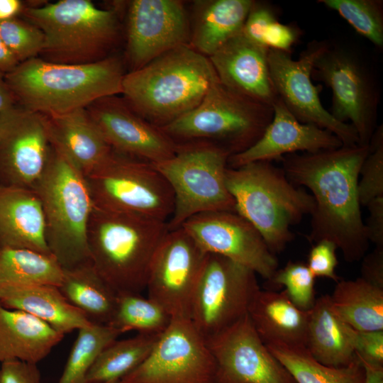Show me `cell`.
<instances>
[{
  "mask_svg": "<svg viewBox=\"0 0 383 383\" xmlns=\"http://www.w3.org/2000/svg\"><path fill=\"white\" fill-rule=\"evenodd\" d=\"M369 152V145L357 144L280 159L289 180L306 187L313 197L308 240L333 242L348 262L362 259L370 245L357 189L360 167Z\"/></svg>",
  "mask_w": 383,
  "mask_h": 383,
  "instance_id": "1",
  "label": "cell"
},
{
  "mask_svg": "<svg viewBox=\"0 0 383 383\" xmlns=\"http://www.w3.org/2000/svg\"><path fill=\"white\" fill-rule=\"evenodd\" d=\"M126 72L116 55L89 64L66 65L34 57L5 74L16 103L46 116L87 109L122 92Z\"/></svg>",
  "mask_w": 383,
  "mask_h": 383,
  "instance_id": "2",
  "label": "cell"
},
{
  "mask_svg": "<svg viewBox=\"0 0 383 383\" xmlns=\"http://www.w3.org/2000/svg\"><path fill=\"white\" fill-rule=\"evenodd\" d=\"M218 80L209 57L184 45L126 73L121 94L137 114L162 128L197 106Z\"/></svg>",
  "mask_w": 383,
  "mask_h": 383,
  "instance_id": "3",
  "label": "cell"
},
{
  "mask_svg": "<svg viewBox=\"0 0 383 383\" xmlns=\"http://www.w3.org/2000/svg\"><path fill=\"white\" fill-rule=\"evenodd\" d=\"M167 222L94 206L87 231L89 259L117 293L140 294Z\"/></svg>",
  "mask_w": 383,
  "mask_h": 383,
  "instance_id": "4",
  "label": "cell"
},
{
  "mask_svg": "<svg viewBox=\"0 0 383 383\" xmlns=\"http://www.w3.org/2000/svg\"><path fill=\"white\" fill-rule=\"evenodd\" d=\"M226 182L235 212L257 229L275 255L294 238L291 227L310 215L315 206L310 193L270 161L228 167Z\"/></svg>",
  "mask_w": 383,
  "mask_h": 383,
  "instance_id": "5",
  "label": "cell"
},
{
  "mask_svg": "<svg viewBox=\"0 0 383 383\" xmlns=\"http://www.w3.org/2000/svg\"><path fill=\"white\" fill-rule=\"evenodd\" d=\"M44 34L40 54L44 60L83 65L102 60L118 41L116 9L97 7L90 0H60L42 6H25L21 14Z\"/></svg>",
  "mask_w": 383,
  "mask_h": 383,
  "instance_id": "6",
  "label": "cell"
},
{
  "mask_svg": "<svg viewBox=\"0 0 383 383\" xmlns=\"http://www.w3.org/2000/svg\"><path fill=\"white\" fill-rule=\"evenodd\" d=\"M33 189L42 204L48 246L63 270L89 261L87 231L94 204L86 177L52 146Z\"/></svg>",
  "mask_w": 383,
  "mask_h": 383,
  "instance_id": "7",
  "label": "cell"
},
{
  "mask_svg": "<svg viewBox=\"0 0 383 383\" xmlns=\"http://www.w3.org/2000/svg\"><path fill=\"white\" fill-rule=\"evenodd\" d=\"M273 116V108L213 84L197 106L160 128L175 142L207 140L231 155L249 148L262 136Z\"/></svg>",
  "mask_w": 383,
  "mask_h": 383,
  "instance_id": "8",
  "label": "cell"
},
{
  "mask_svg": "<svg viewBox=\"0 0 383 383\" xmlns=\"http://www.w3.org/2000/svg\"><path fill=\"white\" fill-rule=\"evenodd\" d=\"M174 155L152 165L163 175L174 198L168 230L179 228L190 217L214 211H235L226 182L231 154L207 140L177 143Z\"/></svg>",
  "mask_w": 383,
  "mask_h": 383,
  "instance_id": "9",
  "label": "cell"
},
{
  "mask_svg": "<svg viewBox=\"0 0 383 383\" xmlns=\"http://www.w3.org/2000/svg\"><path fill=\"white\" fill-rule=\"evenodd\" d=\"M94 206L167 222L174 206L173 192L152 163L112 150L85 177Z\"/></svg>",
  "mask_w": 383,
  "mask_h": 383,
  "instance_id": "10",
  "label": "cell"
},
{
  "mask_svg": "<svg viewBox=\"0 0 383 383\" xmlns=\"http://www.w3.org/2000/svg\"><path fill=\"white\" fill-rule=\"evenodd\" d=\"M311 77L331 89V115L353 126L360 145H369L377 128L379 92L362 57L351 48L329 44L315 61Z\"/></svg>",
  "mask_w": 383,
  "mask_h": 383,
  "instance_id": "11",
  "label": "cell"
},
{
  "mask_svg": "<svg viewBox=\"0 0 383 383\" xmlns=\"http://www.w3.org/2000/svg\"><path fill=\"white\" fill-rule=\"evenodd\" d=\"M260 289L252 270L207 253L194 292L190 320L207 340L246 315Z\"/></svg>",
  "mask_w": 383,
  "mask_h": 383,
  "instance_id": "12",
  "label": "cell"
},
{
  "mask_svg": "<svg viewBox=\"0 0 383 383\" xmlns=\"http://www.w3.org/2000/svg\"><path fill=\"white\" fill-rule=\"evenodd\" d=\"M329 43L313 40L296 60L292 52L273 49L268 51L270 77L287 109L301 123L316 125L335 134L343 145L359 144L357 133L352 125L337 121L321 102V86L312 82L316 59L328 48Z\"/></svg>",
  "mask_w": 383,
  "mask_h": 383,
  "instance_id": "13",
  "label": "cell"
},
{
  "mask_svg": "<svg viewBox=\"0 0 383 383\" xmlns=\"http://www.w3.org/2000/svg\"><path fill=\"white\" fill-rule=\"evenodd\" d=\"M206 340L188 318H172L150 353L120 383H215Z\"/></svg>",
  "mask_w": 383,
  "mask_h": 383,
  "instance_id": "14",
  "label": "cell"
},
{
  "mask_svg": "<svg viewBox=\"0 0 383 383\" xmlns=\"http://www.w3.org/2000/svg\"><path fill=\"white\" fill-rule=\"evenodd\" d=\"M207 253L182 228L168 231L150 265V299L172 318L190 319L194 292Z\"/></svg>",
  "mask_w": 383,
  "mask_h": 383,
  "instance_id": "15",
  "label": "cell"
},
{
  "mask_svg": "<svg viewBox=\"0 0 383 383\" xmlns=\"http://www.w3.org/2000/svg\"><path fill=\"white\" fill-rule=\"evenodd\" d=\"M206 341L216 364L215 383H296L261 340L248 313Z\"/></svg>",
  "mask_w": 383,
  "mask_h": 383,
  "instance_id": "16",
  "label": "cell"
},
{
  "mask_svg": "<svg viewBox=\"0 0 383 383\" xmlns=\"http://www.w3.org/2000/svg\"><path fill=\"white\" fill-rule=\"evenodd\" d=\"M182 227L206 253L220 255L270 280L279 267L277 257L257 229L235 211L196 214Z\"/></svg>",
  "mask_w": 383,
  "mask_h": 383,
  "instance_id": "17",
  "label": "cell"
},
{
  "mask_svg": "<svg viewBox=\"0 0 383 383\" xmlns=\"http://www.w3.org/2000/svg\"><path fill=\"white\" fill-rule=\"evenodd\" d=\"M51 149L43 115L17 104L0 112V185L33 189Z\"/></svg>",
  "mask_w": 383,
  "mask_h": 383,
  "instance_id": "18",
  "label": "cell"
},
{
  "mask_svg": "<svg viewBox=\"0 0 383 383\" xmlns=\"http://www.w3.org/2000/svg\"><path fill=\"white\" fill-rule=\"evenodd\" d=\"M189 25L182 1L133 0L128 2L126 57L131 71L158 56L189 45Z\"/></svg>",
  "mask_w": 383,
  "mask_h": 383,
  "instance_id": "19",
  "label": "cell"
},
{
  "mask_svg": "<svg viewBox=\"0 0 383 383\" xmlns=\"http://www.w3.org/2000/svg\"><path fill=\"white\" fill-rule=\"evenodd\" d=\"M87 111L107 143L118 153L158 163L176 150L177 142L116 96L99 99Z\"/></svg>",
  "mask_w": 383,
  "mask_h": 383,
  "instance_id": "20",
  "label": "cell"
},
{
  "mask_svg": "<svg viewBox=\"0 0 383 383\" xmlns=\"http://www.w3.org/2000/svg\"><path fill=\"white\" fill-rule=\"evenodd\" d=\"M273 116L260 139L247 150L231 155L229 167L253 162L280 160L296 152H315L343 145L331 131L299 121L280 99L272 105Z\"/></svg>",
  "mask_w": 383,
  "mask_h": 383,
  "instance_id": "21",
  "label": "cell"
},
{
  "mask_svg": "<svg viewBox=\"0 0 383 383\" xmlns=\"http://www.w3.org/2000/svg\"><path fill=\"white\" fill-rule=\"evenodd\" d=\"M268 51L269 48L250 40L241 30L209 59L225 87L272 106L278 96L270 74Z\"/></svg>",
  "mask_w": 383,
  "mask_h": 383,
  "instance_id": "22",
  "label": "cell"
},
{
  "mask_svg": "<svg viewBox=\"0 0 383 383\" xmlns=\"http://www.w3.org/2000/svg\"><path fill=\"white\" fill-rule=\"evenodd\" d=\"M44 116L51 145L84 177L99 167L111 154V148L87 109Z\"/></svg>",
  "mask_w": 383,
  "mask_h": 383,
  "instance_id": "23",
  "label": "cell"
},
{
  "mask_svg": "<svg viewBox=\"0 0 383 383\" xmlns=\"http://www.w3.org/2000/svg\"><path fill=\"white\" fill-rule=\"evenodd\" d=\"M0 248L51 254L42 204L33 189L0 185Z\"/></svg>",
  "mask_w": 383,
  "mask_h": 383,
  "instance_id": "24",
  "label": "cell"
},
{
  "mask_svg": "<svg viewBox=\"0 0 383 383\" xmlns=\"http://www.w3.org/2000/svg\"><path fill=\"white\" fill-rule=\"evenodd\" d=\"M251 322L265 345H306L309 311L296 307L284 290H262L255 294L248 311Z\"/></svg>",
  "mask_w": 383,
  "mask_h": 383,
  "instance_id": "25",
  "label": "cell"
},
{
  "mask_svg": "<svg viewBox=\"0 0 383 383\" xmlns=\"http://www.w3.org/2000/svg\"><path fill=\"white\" fill-rule=\"evenodd\" d=\"M64 336L37 317L0 304V363L21 360L38 364Z\"/></svg>",
  "mask_w": 383,
  "mask_h": 383,
  "instance_id": "26",
  "label": "cell"
},
{
  "mask_svg": "<svg viewBox=\"0 0 383 383\" xmlns=\"http://www.w3.org/2000/svg\"><path fill=\"white\" fill-rule=\"evenodd\" d=\"M357 333L335 313L330 294L321 295L309 310L306 348L319 363L344 367L355 357Z\"/></svg>",
  "mask_w": 383,
  "mask_h": 383,
  "instance_id": "27",
  "label": "cell"
},
{
  "mask_svg": "<svg viewBox=\"0 0 383 383\" xmlns=\"http://www.w3.org/2000/svg\"><path fill=\"white\" fill-rule=\"evenodd\" d=\"M0 304L33 315L63 335L91 323L53 285L0 286Z\"/></svg>",
  "mask_w": 383,
  "mask_h": 383,
  "instance_id": "28",
  "label": "cell"
},
{
  "mask_svg": "<svg viewBox=\"0 0 383 383\" xmlns=\"http://www.w3.org/2000/svg\"><path fill=\"white\" fill-rule=\"evenodd\" d=\"M254 2L253 0L196 1L189 45L207 57L212 55L242 30Z\"/></svg>",
  "mask_w": 383,
  "mask_h": 383,
  "instance_id": "29",
  "label": "cell"
},
{
  "mask_svg": "<svg viewBox=\"0 0 383 383\" xmlns=\"http://www.w3.org/2000/svg\"><path fill=\"white\" fill-rule=\"evenodd\" d=\"M58 288L67 301L90 322L109 324L118 294L99 275L90 260L64 270Z\"/></svg>",
  "mask_w": 383,
  "mask_h": 383,
  "instance_id": "30",
  "label": "cell"
},
{
  "mask_svg": "<svg viewBox=\"0 0 383 383\" xmlns=\"http://www.w3.org/2000/svg\"><path fill=\"white\" fill-rule=\"evenodd\" d=\"M330 297L335 313L354 329L383 331V289L361 277L340 279Z\"/></svg>",
  "mask_w": 383,
  "mask_h": 383,
  "instance_id": "31",
  "label": "cell"
},
{
  "mask_svg": "<svg viewBox=\"0 0 383 383\" xmlns=\"http://www.w3.org/2000/svg\"><path fill=\"white\" fill-rule=\"evenodd\" d=\"M266 346L296 383H366L365 367L356 355L349 365L333 367L317 362L305 346L279 343Z\"/></svg>",
  "mask_w": 383,
  "mask_h": 383,
  "instance_id": "32",
  "label": "cell"
},
{
  "mask_svg": "<svg viewBox=\"0 0 383 383\" xmlns=\"http://www.w3.org/2000/svg\"><path fill=\"white\" fill-rule=\"evenodd\" d=\"M64 270L52 255L26 248H0V286L59 287Z\"/></svg>",
  "mask_w": 383,
  "mask_h": 383,
  "instance_id": "33",
  "label": "cell"
},
{
  "mask_svg": "<svg viewBox=\"0 0 383 383\" xmlns=\"http://www.w3.org/2000/svg\"><path fill=\"white\" fill-rule=\"evenodd\" d=\"M158 336L138 333L132 338L115 340L99 354L87 374L86 383L121 380L147 358Z\"/></svg>",
  "mask_w": 383,
  "mask_h": 383,
  "instance_id": "34",
  "label": "cell"
},
{
  "mask_svg": "<svg viewBox=\"0 0 383 383\" xmlns=\"http://www.w3.org/2000/svg\"><path fill=\"white\" fill-rule=\"evenodd\" d=\"M172 318L157 302L138 293H120L109 324L121 335L128 331L160 335Z\"/></svg>",
  "mask_w": 383,
  "mask_h": 383,
  "instance_id": "35",
  "label": "cell"
},
{
  "mask_svg": "<svg viewBox=\"0 0 383 383\" xmlns=\"http://www.w3.org/2000/svg\"><path fill=\"white\" fill-rule=\"evenodd\" d=\"M77 331L57 383H86L87 374L99 354L121 335L109 325L94 323Z\"/></svg>",
  "mask_w": 383,
  "mask_h": 383,
  "instance_id": "36",
  "label": "cell"
},
{
  "mask_svg": "<svg viewBox=\"0 0 383 383\" xmlns=\"http://www.w3.org/2000/svg\"><path fill=\"white\" fill-rule=\"evenodd\" d=\"M318 3L338 13L377 48H383L382 0H318Z\"/></svg>",
  "mask_w": 383,
  "mask_h": 383,
  "instance_id": "37",
  "label": "cell"
},
{
  "mask_svg": "<svg viewBox=\"0 0 383 383\" xmlns=\"http://www.w3.org/2000/svg\"><path fill=\"white\" fill-rule=\"evenodd\" d=\"M315 278L306 264L288 261L283 268L278 269L274 276L267 280L269 289H266L284 287L287 295L296 307L303 311H309L316 299Z\"/></svg>",
  "mask_w": 383,
  "mask_h": 383,
  "instance_id": "38",
  "label": "cell"
},
{
  "mask_svg": "<svg viewBox=\"0 0 383 383\" xmlns=\"http://www.w3.org/2000/svg\"><path fill=\"white\" fill-rule=\"evenodd\" d=\"M0 37L19 63L37 57L44 47L42 30L18 17L0 22Z\"/></svg>",
  "mask_w": 383,
  "mask_h": 383,
  "instance_id": "39",
  "label": "cell"
},
{
  "mask_svg": "<svg viewBox=\"0 0 383 383\" xmlns=\"http://www.w3.org/2000/svg\"><path fill=\"white\" fill-rule=\"evenodd\" d=\"M370 152L362 164L357 189L360 205L383 196V126L375 129L369 143Z\"/></svg>",
  "mask_w": 383,
  "mask_h": 383,
  "instance_id": "40",
  "label": "cell"
},
{
  "mask_svg": "<svg viewBox=\"0 0 383 383\" xmlns=\"http://www.w3.org/2000/svg\"><path fill=\"white\" fill-rule=\"evenodd\" d=\"M337 249L335 244L328 240H319L313 245L306 265L315 277H326L335 282L340 280L335 273L338 264Z\"/></svg>",
  "mask_w": 383,
  "mask_h": 383,
  "instance_id": "41",
  "label": "cell"
},
{
  "mask_svg": "<svg viewBox=\"0 0 383 383\" xmlns=\"http://www.w3.org/2000/svg\"><path fill=\"white\" fill-rule=\"evenodd\" d=\"M277 20L272 6L265 3L255 1L245 21L242 32L250 40L265 46V34L269 27Z\"/></svg>",
  "mask_w": 383,
  "mask_h": 383,
  "instance_id": "42",
  "label": "cell"
},
{
  "mask_svg": "<svg viewBox=\"0 0 383 383\" xmlns=\"http://www.w3.org/2000/svg\"><path fill=\"white\" fill-rule=\"evenodd\" d=\"M355 355L362 362L383 366V331H358Z\"/></svg>",
  "mask_w": 383,
  "mask_h": 383,
  "instance_id": "43",
  "label": "cell"
},
{
  "mask_svg": "<svg viewBox=\"0 0 383 383\" xmlns=\"http://www.w3.org/2000/svg\"><path fill=\"white\" fill-rule=\"evenodd\" d=\"M0 383H41L37 364L21 360L0 363Z\"/></svg>",
  "mask_w": 383,
  "mask_h": 383,
  "instance_id": "44",
  "label": "cell"
},
{
  "mask_svg": "<svg viewBox=\"0 0 383 383\" xmlns=\"http://www.w3.org/2000/svg\"><path fill=\"white\" fill-rule=\"evenodd\" d=\"M300 37V30L294 26L284 24L279 20L268 28L264 45L269 49L291 52L293 45Z\"/></svg>",
  "mask_w": 383,
  "mask_h": 383,
  "instance_id": "45",
  "label": "cell"
},
{
  "mask_svg": "<svg viewBox=\"0 0 383 383\" xmlns=\"http://www.w3.org/2000/svg\"><path fill=\"white\" fill-rule=\"evenodd\" d=\"M370 215L365 223L370 243L383 247V196L370 201L366 206Z\"/></svg>",
  "mask_w": 383,
  "mask_h": 383,
  "instance_id": "46",
  "label": "cell"
},
{
  "mask_svg": "<svg viewBox=\"0 0 383 383\" xmlns=\"http://www.w3.org/2000/svg\"><path fill=\"white\" fill-rule=\"evenodd\" d=\"M361 278L383 289V247L375 248L362 257Z\"/></svg>",
  "mask_w": 383,
  "mask_h": 383,
  "instance_id": "47",
  "label": "cell"
},
{
  "mask_svg": "<svg viewBox=\"0 0 383 383\" xmlns=\"http://www.w3.org/2000/svg\"><path fill=\"white\" fill-rule=\"evenodd\" d=\"M26 4L20 0H0V22L18 17Z\"/></svg>",
  "mask_w": 383,
  "mask_h": 383,
  "instance_id": "48",
  "label": "cell"
},
{
  "mask_svg": "<svg viewBox=\"0 0 383 383\" xmlns=\"http://www.w3.org/2000/svg\"><path fill=\"white\" fill-rule=\"evenodd\" d=\"M18 64L19 62L0 37V72L6 74L13 70Z\"/></svg>",
  "mask_w": 383,
  "mask_h": 383,
  "instance_id": "49",
  "label": "cell"
},
{
  "mask_svg": "<svg viewBox=\"0 0 383 383\" xmlns=\"http://www.w3.org/2000/svg\"><path fill=\"white\" fill-rule=\"evenodd\" d=\"M5 74L0 72V112L16 104L14 96L6 82Z\"/></svg>",
  "mask_w": 383,
  "mask_h": 383,
  "instance_id": "50",
  "label": "cell"
},
{
  "mask_svg": "<svg viewBox=\"0 0 383 383\" xmlns=\"http://www.w3.org/2000/svg\"><path fill=\"white\" fill-rule=\"evenodd\" d=\"M361 362L366 372V383H383V366Z\"/></svg>",
  "mask_w": 383,
  "mask_h": 383,
  "instance_id": "51",
  "label": "cell"
},
{
  "mask_svg": "<svg viewBox=\"0 0 383 383\" xmlns=\"http://www.w3.org/2000/svg\"><path fill=\"white\" fill-rule=\"evenodd\" d=\"M105 383H120V380H113Z\"/></svg>",
  "mask_w": 383,
  "mask_h": 383,
  "instance_id": "52",
  "label": "cell"
}]
</instances>
